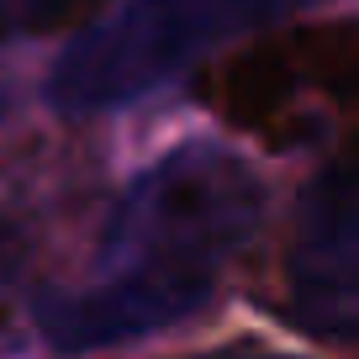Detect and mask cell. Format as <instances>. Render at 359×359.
I'll return each mask as SVG.
<instances>
[{"mask_svg": "<svg viewBox=\"0 0 359 359\" xmlns=\"http://www.w3.org/2000/svg\"><path fill=\"white\" fill-rule=\"evenodd\" d=\"M354 74H359V27L348 16H338L323 27H296V32L238 48L206 79V95L233 127L280 137V122L291 116L296 90L312 85L338 111H348L354 106Z\"/></svg>", "mask_w": 359, "mask_h": 359, "instance_id": "cell-1", "label": "cell"}]
</instances>
